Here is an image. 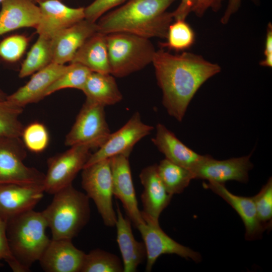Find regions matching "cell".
I'll return each mask as SVG.
<instances>
[{
	"mask_svg": "<svg viewBox=\"0 0 272 272\" xmlns=\"http://www.w3.org/2000/svg\"><path fill=\"white\" fill-rule=\"evenodd\" d=\"M152 63L162 91V104L168 114L178 121L182 120L201 85L221 71L218 64L186 52L172 54L160 49L156 51Z\"/></svg>",
	"mask_w": 272,
	"mask_h": 272,
	"instance_id": "6da1fadb",
	"label": "cell"
},
{
	"mask_svg": "<svg viewBox=\"0 0 272 272\" xmlns=\"http://www.w3.org/2000/svg\"><path fill=\"white\" fill-rule=\"evenodd\" d=\"M176 0H130L103 15L96 22L98 31L107 34L127 32L149 39L166 38L173 13L166 11Z\"/></svg>",
	"mask_w": 272,
	"mask_h": 272,
	"instance_id": "7a4b0ae2",
	"label": "cell"
},
{
	"mask_svg": "<svg viewBox=\"0 0 272 272\" xmlns=\"http://www.w3.org/2000/svg\"><path fill=\"white\" fill-rule=\"evenodd\" d=\"M50 204L42 212L52 239L77 236L90 218L89 198L71 184L55 192Z\"/></svg>",
	"mask_w": 272,
	"mask_h": 272,
	"instance_id": "3957f363",
	"label": "cell"
},
{
	"mask_svg": "<svg viewBox=\"0 0 272 272\" xmlns=\"http://www.w3.org/2000/svg\"><path fill=\"white\" fill-rule=\"evenodd\" d=\"M6 223L12 253L25 271H29L51 241L45 233L48 227L46 220L42 212L31 210L10 219Z\"/></svg>",
	"mask_w": 272,
	"mask_h": 272,
	"instance_id": "277c9868",
	"label": "cell"
},
{
	"mask_svg": "<svg viewBox=\"0 0 272 272\" xmlns=\"http://www.w3.org/2000/svg\"><path fill=\"white\" fill-rule=\"evenodd\" d=\"M110 73L122 78L152 62L156 52L149 39L127 32L106 34Z\"/></svg>",
	"mask_w": 272,
	"mask_h": 272,
	"instance_id": "5b68a950",
	"label": "cell"
},
{
	"mask_svg": "<svg viewBox=\"0 0 272 272\" xmlns=\"http://www.w3.org/2000/svg\"><path fill=\"white\" fill-rule=\"evenodd\" d=\"M82 186L88 197L94 202L105 225L115 226L117 215L113 205L110 159L84 168L82 172Z\"/></svg>",
	"mask_w": 272,
	"mask_h": 272,
	"instance_id": "8992f818",
	"label": "cell"
},
{
	"mask_svg": "<svg viewBox=\"0 0 272 272\" xmlns=\"http://www.w3.org/2000/svg\"><path fill=\"white\" fill-rule=\"evenodd\" d=\"M26 156L21 138L0 137V183L43 185L45 174L25 165Z\"/></svg>",
	"mask_w": 272,
	"mask_h": 272,
	"instance_id": "52a82bcc",
	"label": "cell"
},
{
	"mask_svg": "<svg viewBox=\"0 0 272 272\" xmlns=\"http://www.w3.org/2000/svg\"><path fill=\"white\" fill-rule=\"evenodd\" d=\"M104 108L86 100L65 137V146L85 145L92 149H98L102 146L111 133Z\"/></svg>",
	"mask_w": 272,
	"mask_h": 272,
	"instance_id": "ba28073f",
	"label": "cell"
},
{
	"mask_svg": "<svg viewBox=\"0 0 272 272\" xmlns=\"http://www.w3.org/2000/svg\"><path fill=\"white\" fill-rule=\"evenodd\" d=\"M87 145L71 146L67 151L50 158L44 180V191L54 194L72 184L73 181L82 170L91 153Z\"/></svg>",
	"mask_w": 272,
	"mask_h": 272,
	"instance_id": "9c48e42d",
	"label": "cell"
},
{
	"mask_svg": "<svg viewBox=\"0 0 272 272\" xmlns=\"http://www.w3.org/2000/svg\"><path fill=\"white\" fill-rule=\"evenodd\" d=\"M154 128L142 121L139 112H134L124 125L111 132L102 146L90 155L84 168L117 155L128 158L136 144L149 135Z\"/></svg>",
	"mask_w": 272,
	"mask_h": 272,
	"instance_id": "30bf717a",
	"label": "cell"
},
{
	"mask_svg": "<svg viewBox=\"0 0 272 272\" xmlns=\"http://www.w3.org/2000/svg\"><path fill=\"white\" fill-rule=\"evenodd\" d=\"M137 228L143 239L146 249V271H150L158 257L163 254L178 255L196 262L201 260L200 254L183 246L167 235L161 228L159 222L146 220Z\"/></svg>",
	"mask_w": 272,
	"mask_h": 272,
	"instance_id": "8fae6325",
	"label": "cell"
},
{
	"mask_svg": "<svg viewBox=\"0 0 272 272\" xmlns=\"http://www.w3.org/2000/svg\"><path fill=\"white\" fill-rule=\"evenodd\" d=\"M252 152L248 155L227 160H218L210 155L190 171L194 179L225 183L229 180L242 183L248 181V172L253 167L250 161Z\"/></svg>",
	"mask_w": 272,
	"mask_h": 272,
	"instance_id": "7c38bea8",
	"label": "cell"
},
{
	"mask_svg": "<svg viewBox=\"0 0 272 272\" xmlns=\"http://www.w3.org/2000/svg\"><path fill=\"white\" fill-rule=\"evenodd\" d=\"M110 160L113 195L120 200L127 217L137 228L145 221L138 207L128 158L117 155Z\"/></svg>",
	"mask_w": 272,
	"mask_h": 272,
	"instance_id": "4fadbf2b",
	"label": "cell"
},
{
	"mask_svg": "<svg viewBox=\"0 0 272 272\" xmlns=\"http://www.w3.org/2000/svg\"><path fill=\"white\" fill-rule=\"evenodd\" d=\"M43 184L0 183V217L6 222L21 213L33 210L44 195Z\"/></svg>",
	"mask_w": 272,
	"mask_h": 272,
	"instance_id": "5bb4252c",
	"label": "cell"
},
{
	"mask_svg": "<svg viewBox=\"0 0 272 272\" xmlns=\"http://www.w3.org/2000/svg\"><path fill=\"white\" fill-rule=\"evenodd\" d=\"M41 17L36 27L39 36L51 39L62 30L85 19V8H70L59 0L38 3Z\"/></svg>",
	"mask_w": 272,
	"mask_h": 272,
	"instance_id": "9a60e30c",
	"label": "cell"
},
{
	"mask_svg": "<svg viewBox=\"0 0 272 272\" xmlns=\"http://www.w3.org/2000/svg\"><path fill=\"white\" fill-rule=\"evenodd\" d=\"M139 177L144 188L141 195L142 217L145 221L159 222L161 213L169 205L173 195L166 190L158 173L157 164L143 169Z\"/></svg>",
	"mask_w": 272,
	"mask_h": 272,
	"instance_id": "2e32d148",
	"label": "cell"
},
{
	"mask_svg": "<svg viewBox=\"0 0 272 272\" xmlns=\"http://www.w3.org/2000/svg\"><path fill=\"white\" fill-rule=\"evenodd\" d=\"M97 31L96 22L85 19L57 33L51 39L52 62H71L80 47Z\"/></svg>",
	"mask_w": 272,
	"mask_h": 272,
	"instance_id": "e0dca14e",
	"label": "cell"
},
{
	"mask_svg": "<svg viewBox=\"0 0 272 272\" xmlns=\"http://www.w3.org/2000/svg\"><path fill=\"white\" fill-rule=\"evenodd\" d=\"M85 254L72 240L51 239L39 261L46 272H81Z\"/></svg>",
	"mask_w": 272,
	"mask_h": 272,
	"instance_id": "ac0fdd59",
	"label": "cell"
},
{
	"mask_svg": "<svg viewBox=\"0 0 272 272\" xmlns=\"http://www.w3.org/2000/svg\"><path fill=\"white\" fill-rule=\"evenodd\" d=\"M68 65L51 62L34 74L23 86L6 99L24 108L26 105L36 103L45 97L48 88L67 69Z\"/></svg>",
	"mask_w": 272,
	"mask_h": 272,
	"instance_id": "d6986e66",
	"label": "cell"
},
{
	"mask_svg": "<svg viewBox=\"0 0 272 272\" xmlns=\"http://www.w3.org/2000/svg\"><path fill=\"white\" fill-rule=\"evenodd\" d=\"M203 185L221 197L238 214L245 226L246 240L251 241L261 237L266 229L259 220L252 197L235 195L226 188L224 183L209 181Z\"/></svg>",
	"mask_w": 272,
	"mask_h": 272,
	"instance_id": "ffe728a7",
	"label": "cell"
},
{
	"mask_svg": "<svg viewBox=\"0 0 272 272\" xmlns=\"http://www.w3.org/2000/svg\"><path fill=\"white\" fill-rule=\"evenodd\" d=\"M152 141L158 150L172 162L189 170L205 158L187 147L173 132L161 123L157 124Z\"/></svg>",
	"mask_w": 272,
	"mask_h": 272,
	"instance_id": "44dd1931",
	"label": "cell"
},
{
	"mask_svg": "<svg viewBox=\"0 0 272 272\" xmlns=\"http://www.w3.org/2000/svg\"><path fill=\"white\" fill-rule=\"evenodd\" d=\"M0 11V36L24 27L36 28L41 10L32 0H4Z\"/></svg>",
	"mask_w": 272,
	"mask_h": 272,
	"instance_id": "7402d4cb",
	"label": "cell"
},
{
	"mask_svg": "<svg viewBox=\"0 0 272 272\" xmlns=\"http://www.w3.org/2000/svg\"><path fill=\"white\" fill-rule=\"evenodd\" d=\"M116 240L120 251L124 272H134L146 258L144 242L137 241L132 233L131 221L124 217L117 205Z\"/></svg>",
	"mask_w": 272,
	"mask_h": 272,
	"instance_id": "603a6c76",
	"label": "cell"
},
{
	"mask_svg": "<svg viewBox=\"0 0 272 272\" xmlns=\"http://www.w3.org/2000/svg\"><path fill=\"white\" fill-rule=\"evenodd\" d=\"M71 62L81 64L93 72L110 74L106 34L95 33L78 50Z\"/></svg>",
	"mask_w": 272,
	"mask_h": 272,
	"instance_id": "cb8c5ba5",
	"label": "cell"
},
{
	"mask_svg": "<svg viewBox=\"0 0 272 272\" xmlns=\"http://www.w3.org/2000/svg\"><path fill=\"white\" fill-rule=\"evenodd\" d=\"M86 100L104 107L120 102L122 95L111 74L92 72L82 90Z\"/></svg>",
	"mask_w": 272,
	"mask_h": 272,
	"instance_id": "d4e9b609",
	"label": "cell"
},
{
	"mask_svg": "<svg viewBox=\"0 0 272 272\" xmlns=\"http://www.w3.org/2000/svg\"><path fill=\"white\" fill-rule=\"evenodd\" d=\"M159 176L171 195L182 193L194 179L192 172L165 158L157 164Z\"/></svg>",
	"mask_w": 272,
	"mask_h": 272,
	"instance_id": "484cf974",
	"label": "cell"
},
{
	"mask_svg": "<svg viewBox=\"0 0 272 272\" xmlns=\"http://www.w3.org/2000/svg\"><path fill=\"white\" fill-rule=\"evenodd\" d=\"M51 62V39L39 36L22 64L19 77L21 78L27 77Z\"/></svg>",
	"mask_w": 272,
	"mask_h": 272,
	"instance_id": "4316f807",
	"label": "cell"
},
{
	"mask_svg": "<svg viewBox=\"0 0 272 272\" xmlns=\"http://www.w3.org/2000/svg\"><path fill=\"white\" fill-rule=\"evenodd\" d=\"M123 263L115 254L100 249L85 254L81 272H122Z\"/></svg>",
	"mask_w": 272,
	"mask_h": 272,
	"instance_id": "83f0119b",
	"label": "cell"
},
{
	"mask_svg": "<svg viewBox=\"0 0 272 272\" xmlns=\"http://www.w3.org/2000/svg\"><path fill=\"white\" fill-rule=\"evenodd\" d=\"M23 110V107L6 99L0 100V137H21L24 126L19 116Z\"/></svg>",
	"mask_w": 272,
	"mask_h": 272,
	"instance_id": "f1b7e54d",
	"label": "cell"
},
{
	"mask_svg": "<svg viewBox=\"0 0 272 272\" xmlns=\"http://www.w3.org/2000/svg\"><path fill=\"white\" fill-rule=\"evenodd\" d=\"M169 25L167 33V41L160 43L162 47L175 51H182L191 47L195 41V33L185 19H175Z\"/></svg>",
	"mask_w": 272,
	"mask_h": 272,
	"instance_id": "f546056e",
	"label": "cell"
},
{
	"mask_svg": "<svg viewBox=\"0 0 272 272\" xmlns=\"http://www.w3.org/2000/svg\"><path fill=\"white\" fill-rule=\"evenodd\" d=\"M92 72L81 64L71 62L67 70L48 88L45 97L66 88L82 90Z\"/></svg>",
	"mask_w": 272,
	"mask_h": 272,
	"instance_id": "4dcf8cb0",
	"label": "cell"
},
{
	"mask_svg": "<svg viewBox=\"0 0 272 272\" xmlns=\"http://www.w3.org/2000/svg\"><path fill=\"white\" fill-rule=\"evenodd\" d=\"M26 149L34 153H40L47 147L49 136L42 123L35 122L24 127L21 137Z\"/></svg>",
	"mask_w": 272,
	"mask_h": 272,
	"instance_id": "1f68e13d",
	"label": "cell"
},
{
	"mask_svg": "<svg viewBox=\"0 0 272 272\" xmlns=\"http://www.w3.org/2000/svg\"><path fill=\"white\" fill-rule=\"evenodd\" d=\"M252 198L259 220L266 230L270 229L272 219L271 177Z\"/></svg>",
	"mask_w": 272,
	"mask_h": 272,
	"instance_id": "d6a6232c",
	"label": "cell"
},
{
	"mask_svg": "<svg viewBox=\"0 0 272 272\" xmlns=\"http://www.w3.org/2000/svg\"><path fill=\"white\" fill-rule=\"evenodd\" d=\"M28 40L23 35H16L7 37L0 42V57L8 62H15L24 53Z\"/></svg>",
	"mask_w": 272,
	"mask_h": 272,
	"instance_id": "836d02e7",
	"label": "cell"
},
{
	"mask_svg": "<svg viewBox=\"0 0 272 272\" xmlns=\"http://www.w3.org/2000/svg\"><path fill=\"white\" fill-rule=\"evenodd\" d=\"M7 223L0 217V266L6 261L14 272H26L13 255L7 235Z\"/></svg>",
	"mask_w": 272,
	"mask_h": 272,
	"instance_id": "e575fe53",
	"label": "cell"
},
{
	"mask_svg": "<svg viewBox=\"0 0 272 272\" xmlns=\"http://www.w3.org/2000/svg\"><path fill=\"white\" fill-rule=\"evenodd\" d=\"M126 0H94L85 8V19L96 23L108 11Z\"/></svg>",
	"mask_w": 272,
	"mask_h": 272,
	"instance_id": "d590c367",
	"label": "cell"
},
{
	"mask_svg": "<svg viewBox=\"0 0 272 272\" xmlns=\"http://www.w3.org/2000/svg\"><path fill=\"white\" fill-rule=\"evenodd\" d=\"M224 0H194L191 11L198 17H202L206 12L211 9L218 11Z\"/></svg>",
	"mask_w": 272,
	"mask_h": 272,
	"instance_id": "8d00e7d4",
	"label": "cell"
},
{
	"mask_svg": "<svg viewBox=\"0 0 272 272\" xmlns=\"http://www.w3.org/2000/svg\"><path fill=\"white\" fill-rule=\"evenodd\" d=\"M264 58L262 62L265 65L272 64V25L269 23L267 26L264 49Z\"/></svg>",
	"mask_w": 272,
	"mask_h": 272,
	"instance_id": "74e56055",
	"label": "cell"
},
{
	"mask_svg": "<svg viewBox=\"0 0 272 272\" xmlns=\"http://www.w3.org/2000/svg\"><path fill=\"white\" fill-rule=\"evenodd\" d=\"M242 0H228L227 7L221 18V22L226 24L230 20L231 17L239 9ZM256 5L259 4V0H250Z\"/></svg>",
	"mask_w": 272,
	"mask_h": 272,
	"instance_id": "f35d334b",
	"label": "cell"
},
{
	"mask_svg": "<svg viewBox=\"0 0 272 272\" xmlns=\"http://www.w3.org/2000/svg\"><path fill=\"white\" fill-rule=\"evenodd\" d=\"M7 95L0 90V100H5L7 98Z\"/></svg>",
	"mask_w": 272,
	"mask_h": 272,
	"instance_id": "ab89813d",
	"label": "cell"
},
{
	"mask_svg": "<svg viewBox=\"0 0 272 272\" xmlns=\"http://www.w3.org/2000/svg\"><path fill=\"white\" fill-rule=\"evenodd\" d=\"M32 1L33 2L35 1V2H37L38 3H39L40 2H44V1H47V0H32ZM59 1H61V0H59Z\"/></svg>",
	"mask_w": 272,
	"mask_h": 272,
	"instance_id": "60d3db41",
	"label": "cell"
},
{
	"mask_svg": "<svg viewBox=\"0 0 272 272\" xmlns=\"http://www.w3.org/2000/svg\"><path fill=\"white\" fill-rule=\"evenodd\" d=\"M4 0H0V3H1Z\"/></svg>",
	"mask_w": 272,
	"mask_h": 272,
	"instance_id": "b9f144b4",
	"label": "cell"
}]
</instances>
